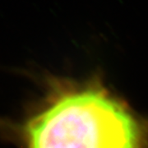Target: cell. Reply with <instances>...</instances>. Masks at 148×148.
Listing matches in <instances>:
<instances>
[{"label":"cell","mask_w":148,"mask_h":148,"mask_svg":"<svg viewBox=\"0 0 148 148\" xmlns=\"http://www.w3.org/2000/svg\"><path fill=\"white\" fill-rule=\"evenodd\" d=\"M25 148H147L148 127L95 84L56 93L22 132Z\"/></svg>","instance_id":"obj_1"}]
</instances>
